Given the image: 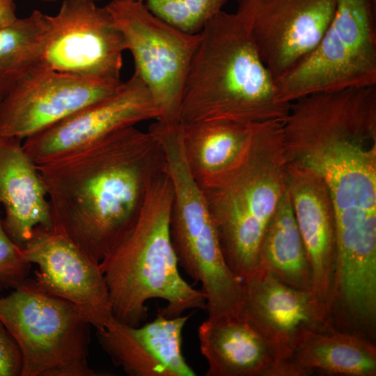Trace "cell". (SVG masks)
Here are the masks:
<instances>
[{
    "label": "cell",
    "instance_id": "cell-20",
    "mask_svg": "<svg viewBox=\"0 0 376 376\" xmlns=\"http://www.w3.org/2000/svg\"><path fill=\"white\" fill-rule=\"evenodd\" d=\"M376 375V348L362 336L333 327L305 332L280 363L277 376Z\"/></svg>",
    "mask_w": 376,
    "mask_h": 376
},
{
    "label": "cell",
    "instance_id": "cell-25",
    "mask_svg": "<svg viewBox=\"0 0 376 376\" xmlns=\"http://www.w3.org/2000/svg\"><path fill=\"white\" fill-rule=\"evenodd\" d=\"M31 263L24 257L22 248L5 231L0 212V292L13 288L29 277Z\"/></svg>",
    "mask_w": 376,
    "mask_h": 376
},
{
    "label": "cell",
    "instance_id": "cell-22",
    "mask_svg": "<svg viewBox=\"0 0 376 376\" xmlns=\"http://www.w3.org/2000/svg\"><path fill=\"white\" fill-rule=\"evenodd\" d=\"M258 268L271 272L293 288L312 291L311 267L288 189L264 235Z\"/></svg>",
    "mask_w": 376,
    "mask_h": 376
},
{
    "label": "cell",
    "instance_id": "cell-26",
    "mask_svg": "<svg viewBox=\"0 0 376 376\" xmlns=\"http://www.w3.org/2000/svg\"><path fill=\"white\" fill-rule=\"evenodd\" d=\"M22 369L19 348L0 320V376H21Z\"/></svg>",
    "mask_w": 376,
    "mask_h": 376
},
{
    "label": "cell",
    "instance_id": "cell-8",
    "mask_svg": "<svg viewBox=\"0 0 376 376\" xmlns=\"http://www.w3.org/2000/svg\"><path fill=\"white\" fill-rule=\"evenodd\" d=\"M276 85L289 104L313 93L376 86L375 0H337L318 45Z\"/></svg>",
    "mask_w": 376,
    "mask_h": 376
},
{
    "label": "cell",
    "instance_id": "cell-3",
    "mask_svg": "<svg viewBox=\"0 0 376 376\" xmlns=\"http://www.w3.org/2000/svg\"><path fill=\"white\" fill-rule=\"evenodd\" d=\"M290 104L262 61L241 17L223 10L199 33L182 95L180 123L283 121Z\"/></svg>",
    "mask_w": 376,
    "mask_h": 376
},
{
    "label": "cell",
    "instance_id": "cell-10",
    "mask_svg": "<svg viewBox=\"0 0 376 376\" xmlns=\"http://www.w3.org/2000/svg\"><path fill=\"white\" fill-rule=\"evenodd\" d=\"M48 20L41 65L78 76L121 81L125 42L105 6L65 0Z\"/></svg>",
    "mask_w": 376,
    "mask_h": 376
},
{
    "label": "cell",
    "instance_id": "cell-18",
    "mask_svg": "<svg viewBox=\"0 0 376 376\" xmlns=\"http://www.w3.org/2000/svg\"><path fill=\"white\" fill-rule=\"evenodd\" d=\"M3 228L22 248L38 227L52 228L46 190L22 140L0 136V207ZM1 212V211H0Z\"/></svg>",
    "mask_w": 376,
    "mask_h": 376
},
{
    "label": "cell",
    "instance_id": "cell-29",
    "mask_svg": "<svg viewBox=\"0 0 376 376\" xmlns=\"http://www.w3.org/2000/svg\"><path fill=\"white\" fill-rule=\"evenodd\" d=\"M130 1H142V2H144L145 0H130Z\"/></svg>",
    "mask_w": 376,
    "mask_h": 376
},
{
    "label": "cell",
    "instance_id": "cell-9",
    "mask_svg": "<svg viewBox=\"0 0 376 376\" xmlns=\"http://www.w3.org/2000/svg\"><path fill=\"white\" fill-rule=\"evenodd\" d=\"M134 62V72L150 92L158 121L179 122L182 95L199 33L189 34L154 15L144 2L111 0L105 6Z\"/></svg>",
    "mask_w": 376,
    "mask_h": 376
},
{
    "label": "cell",
    "instance_id": "cell-6",
    "mask_svg": "<svg viewBox=\"0 0 376 376\" xmlns=\"http://www.w3.org/2000/svg\"><path fill=\"white\" fill-rule=\"evenodd\" d=\"M150 131L163 148L172 182L169 230L178 265L201 283L207 318L239 316L243 281L226 262L212 217L186 163L180 125L155 123Z\"/></svg>",
    "mask_w": 376,
    "mask_h": 376
},
{
    "label": "cell",
    "instance_id": "cell-23",
    "mask_svg": "<svg viewBox=\"0 0 376 376\" xmlns=\"http://www.w3.org/2000/svg\"><path fill=\"white\" fill-rule=\"evenodd\" d=\"M48 29V15L36 10L0 29V101L40 64Z\"/></svg>",
    "mask_w": 376,
    "mask_h": 376
},
{
    "label": "cell",
    "instance_id": "cell-1",
    "mask_svg": "<svg viewBox=\"0 0 376 376\" xmlns=\"http://www.w3.org/2000/svg\"><path fill=\"white\" fill-rule=\"evenodd\" d=\"M287 162L326 182L334 207L336 270L359 280L376 272V86L313 93L282 121Z\"/></svg>",
    "mask_w": 376,
    "mask_h": 376
},
{
    "label": "cell",
    "instance_id": "cell-24",
    "mask_svg": "<svg viewBox=\"0 0 376 376\" xmlns=\"http://www.w3.org/2000/svg\"><path fill=\"white\" fill-rule=\"evenodd\" d=\"M157 17L189 34H198L228 0H145Z\"/></svg>",
    "mask_w": 376,
    "mask_h": 376
},
{
    "label": "cell",
    "instance_id": "cell-16",
    "mask_svg": "<svg viewBox=\"0 0 376 376\" xmlns=\"http://www.w3.org/2000/svg\"><path fill=\"white\" fill-rule=\"evenodd\" d=\"M288 193L311 267L312 292L331 317L337 236L329 188L311 169L287 162Z\"/></svg>",
    "mask_w": 376,
    "mask_h": 376
},
{
    "label": "cell",
    "instance_id": "cell-5",
    "mask_svg": "<svg viewBox=\"0 0 376 376\" xmlns=\"http://www.w3.org/2000/svg\"><path fill=\"white\" fill-rule=\"evenodd\" d=\"M215 224L226 262L242 281L258 267L267 228L287 191L282 121L253 123L241 159L198 185Z\"/></svg>",
    "mask_w": 376,
    "mask_h": 376
},
{
    "label": "cell",
    "instance_id": "cell-11",
    "mask_svg": "<svg viewBox=\"0 0 376 376\" xmlns=\"http://www.w3.org/2000/svg\"><path fill=\"white\" fill-rule=\"evenodd\" d=\"M337 0H237L256 50L275 81L316 47L335 13Z\"/></svg>",
    "mask_w": 376,
    "mask_h": 376
},
{
    "label": "cell",
    "instance_id": "cell-13",
    "mask_svg": "<svg viewBox=\"0 0 376 376\" xmlns=\"http://www.w3.org/2000/svg\"><path fill=\"white\" fill-rule=\"evenodd\" d=\"M160 117L150 92L134 73L113 94L26 137L22 145L38 165L121 129L149 120H157Z\"/></svg>",
    "mask_w": 376,
    "mask_h": 376
},
{
    "label": "cell",
    "instance_id": "cell-19",
    "mask_svg": "<svg viewBox=\"0 0 376 376\" xmlns=\"http://www.w3.org/2000/svg\"><path fill=\"white\" fill-rule=\"evenodd\" d=\"M206 376H276L274 348L242 316L209 319L198 329Z\"/></svg>",
    "mask_w": 376,
    "mask_h": 376
},
{
    "label": "cell",
    "instance_id": "cell-12",
    "mask_svg": "<svg viewBox=\"0 0 376 376\" xmlns=\"http://www.w3.org/2000/svg\"><path fill=\"white\" fill-rule=\"evenodd\" d=\"M123 82L61 72L38 64L0 101V136L24 140L109 96Z\"/></svg>",
    "mask_w": 376,
    "mask_h": 376
},
{
    "label": "cell",
    "instance_id": "cell-2",
    "mask_svg": "<svg viewBox=\"0 0 376 376\" xmlns=\"http://www.w3.org/2000/svg\"><path fill=\"white\" fill-rule=\"evenodd\" d=\"M36 167L52 229L100 263L132 230L167 164L157 139L131 126Z\"/></svg>",
    "mask_w": 376,
    "mask_h": 376
},
{
    "label": "cell",
    "instance_id": "cell-4",
    "mask_svg": "<svg viewBox=\"0 0 376 376\" xmlns=\"http://www.w3.org/2000/svg\"><path fill=\"white\" fill-rule=\"evenodd\" d=\"M173 190L167 169L151 184L130 233L100 263L113 317L138 327L146 321L151 299L166 301L157 313L172 318L206 308L202 290L180 275L170 236Z\"/></svg>",
    "mask_w": 376,
    "mask_h": 376
},
{
    "label": "cell",
    "instance_id": "cell-21",
    "mask_svg": "<svg viewBox=\"0 0 376 376\" xmlns=\"http://www.w3.org/2000/svg\"><path fill=\"white\" fill-rule=\"evenodd\" d=\"M253 124L227 119L180 123L185 161L198 185L217 178L241 159L249 146Z\"/></svg>",
    "mask_w": 376,
    "mask_h": 376
},
{
    "label": "cell",
    "instance_id": "cell-17",
    "mask_svg": "<svg viewBox=\"0 0 376 376\" xmlns=\"http://www.w3.org/2000/svg\"><path fill=\"white\" fill-rule=\"evenodd\" d=\"M190 315L165 317L132 327L113 317L101 330L98 343L115 366L130 376H195L182 354V331Z\"/></svg>",
    "mask_w": 376,
    "mask_h": 376
},
{
    "label": "cell",
    "instance_id": "cell-28",
    "mask_svg": "<svg viewBox=\"0 0 376 376\" xmlns=\"http://www.w3.org/2000/svg\"><path fill=\"white\" fill-rule=\"evenodd\" d=\"M43 1H59V0H43ZM61 1H65V0H61ZM79 1H97V0H79Z\"/></svg>",
    "mask_w": 376,
    "mask_h": 376
},
{
    "label": "cell",
    "instance_id": "cell-15",
    "mask_svg": "<svg viewBox=\"0 0 376 376\" xmlns=\"http://www.w3.org/2000/svg\"><path fill=\"white\" fill-rule=\"evenodd\" d=\"M240 315L274 348L280 363L305 332L332 327L312 291L293 288L263 268L243 281Z\"/></svg>",
    "mask_w": 376,
    "mask_h": 376
},
{
    "label": "cell",
    "instance_id": "cell-27",
    "mask_svg": "<svg viewBox=\"0 0 376 376\" xmlns=\"http://www.w3.org/2000/svg\"><path fill=\"white\" fill-rule=\"evenodd\" d=\"M17 18L15 0H0V29Z\"/></svg>",
    "mask_w": 376,
    "mask_h": 376
},
{
    "label": "cell",
    "instance_id": "cell-7",
    "mask_svg": "<svg viewBox=\"0 0 376 376\" xmlns=\"http://www.w3.org/2000/svg\"><path fill=\"white\" fill-rule=\"evenodd\" d=\"M0 320L19 348L21 376L96 375L88 362L91 325L34 279L0 296Z\"/></svg>",
    "mask_w": 376,
    "mask_h": 376
},
{
    "label": "cell",
    "instance_id": "cell-14",
    "mask_svg": "<svg viewBox=\"0 0 376 376\" xmlns=\"http://www.w3.org/2000/svg\"><path fill=\"white\" fill-rule=\"evenodd\" d=\"M22 251L37 265L33 279L45 291L72 304L96 331L109 323L113 315L100 263L52 228H36Z\"/></svg>",
    "mask_w": 376,
    "mask_h": 376
}]
</instances>
